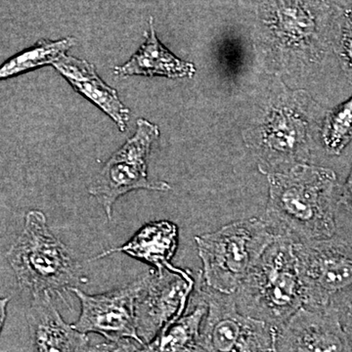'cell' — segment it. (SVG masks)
<instances>
[{"instance_id": "6da1fadb", "label": "cell", "mask_w": 352, "mask_h": 352, "mask_svg": "<svg viewBox=\"0 0 352 352\" xmlns=\"http://www.w3.org/2000/svg\"><path fill=\"white\" fill-rule=\"evenodd\" d=\"M267 177L270 195L264 220L278 237L298 243L335 236L339 205L335 171L302 164Z\"/></svg>"}, {"instance_id": "7a4b0ae2", "label": "cell", "mask_w": 352, "mask_h": 352, "mask_svg": "<svg viewBox=\"0 0 352 352\" xmlns=\"http://www.w3.org/2000/svg\"><path fill=\"white\" fill-rule=\"evenodd\" d=\"M272 85L263 110L244 134L265 175L308 164L324 119L307 91L291 90L280 80Z\"/></svg>"}, {"instance_id": "3957f363", "label": "cell", "mask_w": 352, "mask_h": 352, "mask_svg": "<svg viewBox=\"0 0 352 352\" xmlns=\"http://www.w3.org/2000/svg\"><path fill=\"white\" fill-rule=\"evenodd\" d=\"M261 25L258 56L270 73L303 71L327 53L329 9L318 0H266Z\"/></svg>"}, {"instance_id": "277c9868", "label": "cell", "mask_w": 352, "mask_h": 352, "mask_svg": "<svg viewBox=\"0 0 352 352\" xmlns=\"http://www.w3.org/2000/svg\"><path fill=\"white\" fill-rule=\"evenodd\" d=\"M6 258L20 288L32 296L44 293L63 296L64 292L88 282L82 265L51 232L41 210L25 214L24 228Z\"/></svg>"}, {"instance_id": "5b68a950", "label": "cell", "mask_w": 352, "mask_h": 352, "mask_svg": "<svg viewBox=\"0 0 352 352\" xmlns=\"http://www.w3.org/2000/svg\"><path fill=\"white\" fill-rule=\"evenodd\" d=\"M234 296L242 314L275 329L283 326L305 305L294 242L277 237Z\"/></svg>"}, {"instance_id": "8992f818", "label": "cell", "mask_w": 352, "mask_h": 352, "mask_svg": "<svg viewBox=\"0 0 352 352\" xmlns=\"http://www.w3.org/2000/svg\"><path fill=\"white\" fill-rule=\"evenodd\" d=\"M278 236L264 219H241L214 232L196 236L203 264L201 281L208 288L232 295L264 251Z\"/></svg>"}, {"instance_id": "52a82bcc", "label": "cell", "mask_w": 352, "mask_h": 352, "mask_svg": "<svg viewBox=\"0 0 352 352\" xmlns=\"http://www.w3.org/2000/svg\"><path fill=\"white\" fill-rule=\"evenodd\" d=\"M302 280L303 307L333 308L352 302V245L333 237L294 243Z\"/></svg>"}, {"instance_id": "ba28073f", "label": "cell", "mask_w": 352, "mask_h": 352, "mask_svg": "<svg viewBox=\"0 0 352 352\" xmlns=\"http://www.w3.org/2000/svg\"><path fill=\"white\" fill-rule=\"evenodd\" d=\"M197 298L207 305L201 329V352H274L276 329L240 311L235 296L201 281Z\"/></svg>"}, {"instance_id": "9c48e42d", "label": "cell", "mask_w": 352, "mask_h": 352, "mask_svg": "<svg viewBox=\"0 0 352 352\" xmlns=\"http://www.w3.org/2000/svg\"><path fill=\"white\" fill-rule=\"evenodd\" d=\"M159 127L145 119H138V129L131 138L112 155L88 188L104 208L108 220L113 219V208L120 197L134 190L168 191V183L151 182L148 178V157L159 138Z\"/></svg>"}, {"instance_id": "30bf717a", "label": "cell", "mask_w": 352, "mask_h": 352, "mask_svg": "<svg viewBox=\"0 0 352 352\" xmlns=\"http://www.w3.org/2000/svg\"><path fill=\"white\" fill-rule=\"evenodd\" d=\"M195 281L191 271L173 266L162 272L152 270L138 300L136 330L142 344L184 315Z\"/></svg>"}, {"instance_id": "8fae6325", "label": "cell", "mask_w": 352, "mask_h": 352, "mask_svg": "<svg viewBox=\"0 0 352 352\" xmlns=\"http://www.w3.org/2000/svg\"><path fill=\"white\" fill-rule=\"evenodd\" d=\"M146 278L147 273L126 286L98 295L72 289L80 302V314L74 327L87 335L98 333L108 340L132 339L142 344L136 330L135 309Z\"/></svg>"}, {"instance_id": "7c38bea8", "label": "cell", "mask_w": 352, "mask_h": 352, "mask_svg": "<svg viewBox=\"0 0 352 352\" xmlns=\"http://www.w3.org/2000/svg\"><path fill=\"white\" fill-rule=\"evenodd\" d=\"M274 352H352V346L338 310L302 307L275 331Z\"/></svg>"}, {"instance_id": "4fadbf2b", "label": "cell", "mask_w": 352, "mask_h": 352, "mask_svg": "<svg viewBox=\"0 0 352 352\" xmlns=\"http://www.w3.org/2000/svg\"><path fill=\"white\" fill-rule=\"evenodd\" d=\"M30 335L36 352H88L89 338L69 325L53 305L50 294L32 296L27 310Z\"/></svg>"}, {"instance_id": "5bb4252c", "label": "cell", "mask_w": 352, "mask_h": 352, "mask_svg": "<svg viewBox=\"0 0 352 352\" xmlns=\"http://www.w3.org/2000/svg\"><path fill=\"white\" fill-rule=\"evenodd\" d=\"M53 66L76 91L107 113L120 131H126L131 111L120 100L117 91L97 75L94 65L85 60L65 55Z\"/></svg>"}, {"instance_id": "9a60e30c", "label": "cell", "mask_w": 352, "mask_h": 352, "mask_svg": "<svg viewBox=\"0 0 352 352\" xmlns=\"http://www.w3.org/2000/svg\"><path fill=\"white\" fill-rule=\"evenodd\" d=\"M178 226L170 220H157L141 227L133 236L120 247L103 251L95 259L122 252L126 256L154 266L157 272L171 268V258L178 248Z\"/></svg>"}, {"instance_id": "2e32d148", "label": "cell", "mask_w": 352, "mask_h": 352, "mask_svg": "<svg viewBox=\"0 0 352 352\" xmlns=\"http://www.w3.org/2000/svg\"><path fill=\"white\" fill-rule=\"evenodd\" d=\"M150 34H145V43L131 59L122 66L116 67L115 74L120 76H166L170 78H193L194 64L183 61L160 43L155 32L154 21L150 18Z\"/></svg>"}, {"instance_id": "e0dca14e", "label": "cell", "mask_w": 352, "mask_h": 352, "mask_svg": "<svg viewBox=\"0 0 352 352\" xmlns=\"http://www.w3.org/2000/svg\"><path fill=\"white\" fill-rule=\"evenodd\" d=\"M207 311V305L198 300L193 310L143 344L140 352H201V329Z\"/></svg>"}, {"instance_id": "ac0fdd59", "label": "cell", "mask_w": 352, "mask_h": 352, "mask_svg": "<svg viewBox=\"0 0 352 352\" xmlns=\"http://www.w3.org/2000/svg\"><path fill=\"white\" fill-rule=\"evenodd\" d=\"M75 44L76 39L74 38H62L60 41L41 39L32 47L18 53L2 65L0 78L6 80L32 69L56 63Z\"/></svg>"}, {"instance_id": "d6986e66", "label": "cell", "mask_w": 352, "mask_h": 352, "mask_svg": "<svg viewBox=\"0 0 352 352\" xmlns=\"http://www.w3.org/2000/svg\"><path fill=\"white\" fill-rule=\"evenodd\" d=\"M320 139L329 155L339 156L352 141V96L329 110L322 122Z\"/></svg>"}, {"instance_id": "ffe728a7", "label": "cell", "mask_w": 352, "mask_h": 352, "mask_svg": "<svg viewBox=\"0 0 352 352\" xmlns=\"http://www.w3.org/2000/svg\"><path fill=\"white\" fill-rule=\"evenodd\" d=\"M332 43L342 71L352 82V6L337 16Z\"/></svg>"}, {"instance_id": "44dd1931", "label": "cell", "mask_w": 352, "mask_h": 352, "mask_svg": "<svg viewBox=\"0 0 352 352\" xmlns=\"http://www.w3.org/2000/svg\"><path fill=\"white\" fill-rule=\"evenodd\" d=\"M140 342L132 339H124L120 340H108L98 342V344H90L88 352H140Z\"/></svg>"}, {"instance_id": "7402d4cb", "label": "cell", "mask_w": 352, "mask_h": 352, "mask_svg": "<svg viewBox=\"0 0 352 352\" xmlns=\"http://www.w3.org/2000/svg\"><path fill=\"white\" fill-rule=\"evenodd\" d=\"M339 204L352 212V166L346 182L339 192Z\"/></svg>"}, {"instance_id": "603a6c76", "label": "cell", "mask_w": 352, "mask_h": 352, "mask_svg": "<svg viewBox=\"0 0 352 352\" xmlns=\"http://www.w3.org/2000/svg\"><path fill=\"white\" fill-rule=\"evenodd\" d=\"M340 319L352 346V302L342 312Z\"/></svg>"}, {"instance_id": "cb8c5ba5", "label": "cell", "mask_w": 352, "mask_h": 352, "mask_svg": "<svg viewBox=\"0 0 352 352\" xmlns=\"http://www.w3.org/2000/svg\"><path fill=\"white\" fill-rule=\"evenodd\" d=\"M9 300H10V298H1V302H0V309H1V318H0V325H1V329L3 328L4 322H6V308L7 305H8Z\"/></svg>"}]
</instances>
